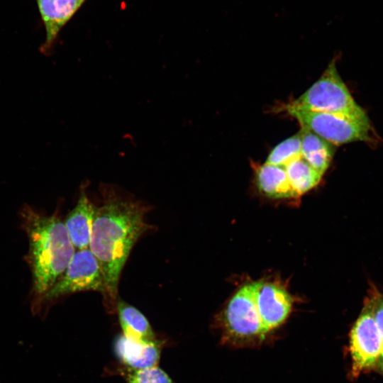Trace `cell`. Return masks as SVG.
Instances as JSON below:
<instances>
[{"mask_svg": "<svg viewBox=\"0 0 383 383\" xmlns=\"http://www.w3.org/2000/svg\"><path fill=\"white\" fill-rule=\"evenodd\" d=\"M145 213L140 203L116 196L96 208L89 248L104 274L109 309H116L121 273L130 252L148 229Z\"/></svg>", "mask_w": 383, "mask_h": 383, "instance_id": "6da1fadb", "label": "cell"}, {"mask_svg": "<svg viewBox=\"0 0 383 383\" xmlns=\"http://www.w3.org/2000/svg\"><path fill=\"white\" fill-rule=\"evenodd\" d=\"M96 210L86 193L82 192L64 223L77 250L89 248Z\"/></svg>", "mask_w": 383, "mask_h": 383, "instance_id": "8fae6325", "label": "cell"}, {"mask_svg": "<svg viewBox=\"0 0 383 383\" xmlns=\"http://www.w3.org/2000/svg\"><path fill=\"white\" fill-rule=\"evenodd\" d=\"M257 306L267 333L280 326L288 317L292 299L282 287L262 282L258 293Z\"/></svg>", "mask_w": 383, "mask_h": 383, "instance_id": "9c48e42d", "label": "cell"}, {"mask_svg": "<svg viewBox=\"0 0 383 383\" xmlns=\"http://www.w3.org/2000/svg\"><path fill=\"white\" fill-rule=\"evenodd\" d=\"M367 296L372 307L373 315L377 324L381 340V354L377 368L383 375V295L374 285L369 288Z\"/></svg>", "mask_w": 383, "mask_h": 383, "instance_id": "ac0fdd59", "label": "cell"}, {"mask_svg": "<svg viewBox=\"0 0 383 383\" xmlns=\"http://www.w3.org/2000/svg\"><path fill=\"white\" fill-rule=\"evenodd\" d=\"M349 345L353 377L377 367L381 354L380 334L368 296L350 331Z\"/></svg>", "mask_w": 383, "mask_h": 383, "instance_id": "52a82bcc", "label": "cell"}, {"mask_svg": "<svg viewBox=\"0 0 383 383\" xmlns=\"http://www.w3.org/2000/svg\"><path fill=\"white\" fill-rule=\"evenodd\" d=\"M21 215L28 238L34 292L32 310L36 313L45 294L67 267L75 249L65 223L57 216H45L29 206L23 208Z\"/></svg>", "mask_w": 383, "mask_h": 383, "instance_id": "7a4b0ae2", "label": "cell"}, {"mask_svg": "<svg viewBox=\"0 0 383 383\" xmlns=\"http://www.w3.org/2000/svg\"><path fill=\"white\" fill-rule=\"evenodd\" d=\"M262 283L253 282L245 284L229 301L222 319L226 340L238 345L250 343L267 333L257 306Z\"/></svg>", "mask_w": 383, "mask_h": 383, "instance_id": "277c9868", "label": "cell"}, {"mask_svg": "<svg viewBox=\"0 0 383 383\" xmlns=\"http://www.w3.org/2000/svg\"><path fill=\"white\" fill-rule=\"evenodd\" d=\"M301 157L299 132L277 145L270 152L265 163L285 167Z\"/></svg>", "mask_w": 383, "mask_h": 383, "instance_id": "2e32d148", "label": "cell"}, {"mask_svg": "<svg viewBox=\"0 0 383 383\" xmlns=\"http://www.w3.org/2000/svg\"><path fill=\"white\" fill-rule=\"evenodd\" d=\"M96 291L105 294V282L100 265L89 248L77 250L67 267L43 298V305L61 296L83 291Z\"/></svg>", "mask_w": 383, "mask_h": 383, "instance_id": "8992f818", "label": "cell"}, {"mask_svg": "<svg viewBox=\"0 0 383 383\" xmlns=\"http://www.w3.org/2000/svg\"><path fill=\"white\" fill-rule=\"evenodd\" d=\"M115 310L118 313L122 334L124 336L145 343L159 340L150 322L138 309L123 300L117 299Z\"/></svg>", "mask_w": 383, "mask_h": 383, "instance_id": "7c38bea8", "label": "cell"}, {"mask_svg": "<svg viewBox=\"0 0 383 383\" xmlns=\"http://www.w3.org/2000/svg\"><path fill=\"white\" fill-rule=\"evenodd\" d=\"M285 170L289 183L298 196L316 187L323 176L302 157L287 164Z\"/></svg>", "mask_w": 383, "mask_h": 383, "instance_id": "9a60e30c", "label": "cell"}, {"mask_svg": "<svg viewBox=\"0 0 383 383\" xmlns=\"http://www.w3.org/2000/svg\"><path fill=\"white\" fill-rule=\"evenodd\" d=\"M85 1L35 0L45 30V40L40 47L43 54H52L60 30Z\"/></svg>", "mask_w": 383, "mask_h": 383, "instance_id": "ba28073f", "label": "cell"}, {"mask_svg": "<svg viewBox=\"0 0 383 383\" xmlns=\"http://www.w3.org/2000/svg\"><path fill=\"white\" fill-rule=\"evenodd\" d=\"M114 353L122 367L143 369L157 366L162 351L160 340L145 343L119 335L114 341Z\"/></svg>", "mask_w": 383, "mask_h": 383, "instance_id": "30bf717a", "label": "cell"}, {"mask_svg": "<svg viewBox=\"0 0 383 383\" xmlns=\"http://www.w3.org/2000/svg\"><path fill=\"white\" fill-rule=\"evenodd\" d=\"M299 133L301 157L323 175L334 154L333 144L304 126Z\"/></svg>", "mask_w": 383, "mask_h": 383, "instance_id": "4fadbf2b", "label": "cell"}, {"mask_svg": "<svg viewBox=\"0 0 383 383\" xmlns=\"http://www.w3.org/2000/svg\"><path fill=\"white\" fill-rule=\"evenodd\" d=\"M286 111L306 127L333 145L370 139L367 117L324 112L307 111L286 106Z\"/></svg>", "mask_w": 383, "mask_h": 383, "instance_id": "5b68a950", "label": "cell"}, {"mask_svg": "<svg viewBox=\"0 0 383 383\" xmlns=\"http://www.w3.org/2000/svg\"><path fill=\"white\" fill-rule=\"evenodd\" d=\"M256 183L259 189L273 199L299 196L291 186L285 167L265 163L256 170Z\"/></svg>", "mask_w": 383, "mask_h": 383, "instance_id": "5bb4252c", "label": "cell"}, {"mask_svg": "<svg viewBox=\"0 0 383 383\" xmlns=\"http://www.w3.org/2000/svg\"><path fill=\"white\" fill-rule=\"evenodd\" d=\"M118 371L126 383H175L165 371L157 366L135 370L121 367Z\"/></svg>", "mask_w": 383, "mask_h": 383, "instance_id": "e0dca14e", "label": "cell"}, {"mask_svg": "<svg viewBox=\"0 0 383 383\" xmlns=\"http://www.w3.org/2000/svg\"><path fill=\"white\" fill-rule=\"evenodd\" d=\"M287 106L313 112L367 117L355 101L332 61L320 78Z\"/></svg>", "mask_w": 383, "mask_h": 383, "instance_id": "3957f363", "label": "cell"}]
</instances>
